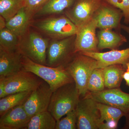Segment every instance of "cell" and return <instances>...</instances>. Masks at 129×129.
I'll use <instances>...</instances> for the list:
<instances>
[{"instance_id": "obj_35", "label": "cell", "mask_w": 129, "mask_h": 129, "mask_svg": "<svg viewBox=\"0 0 129 129\" xmlns=\"http://www.w3.org/2000/svg\"><path fill=\"white\" fill-rule=\"evenodd\" d=\"M123 28L125 31H126L127 33H128L129 34V27L123 25Z\"/></svg>"}, {"instance_id": "obj_14", "label": "cell", "mask_w": 129, "mask_h": 129, "mask_svg": "<svg viewBox=\"0 0 129 129\" xmlns=\"http://www.w3.org/2000/svg\"><path fill=\"white\" fill-rule=\"evenodd\" d=\"M0 117V129H25L31 118L23 104L13 108Z\"/></svg>"}, {"instance_id": "obj_3", "label": "cell", "mask_w": 129, "mask_h": 129, "mask_svg": "<svg viewBox=\"0 0 129 129\" xmlns=\"http://www.w3.org/2000/svg\"><path fill=\"white\" fill-rule=\"evenodd\" d=\"M76 85L80 96L85 97L88 92V85L91 74L98 68L96 60L80 53L73 57L66 66Z\"/></svg>"}, {"instance_id": "obj_34", "label": "cell", "mask_w": 129, "mask_h": 129, "mask_svg": "<svg viewBox=\"0 0 129 129\" xmlns=\"http://www.w3.org/2000/svg\"><path fill=\"white\" fill-rule=\"evenodd\" d=\"M127 117V124L126 125L128 128H129V113L125 115Z\"/></svg>"}, {"instance_id": "obj_21", "label": "cell", "mask_w": 129, "mask_h": 129, "mask_svg": "<svg viewBox=\"0 0 129 129\" xmlns=\"http://www.w3.org/2000/svg\"><path fill=\"white\" fill-rule=\"evenodd\" d=\"M32 91H23L7 95L0 99V116L10 109L22 105L30 95Z\"/></svg>"}, {"instance_id": "obj_22", "label": "cell", "mask_w": 129, "mask_h": 129, "mask_svg": "<svg viewBox=\"0 0 129 129\" xmlns=\"http://www.w3.org/2000/svg\"><path fill=\"white\" fill-rule=\"evenodd\" d=\"M76 0H48L36 15L59 14L72 7Z\"/></svg>"}, {"instance_id": "obj_4", "label": "cell", "mask_w": 129, "mask_h": 129, "mask_svg": "<svg viewBox=\"0 0 129 129\" xmlns=\"http://www.w3.org/2000/svg\"><path fill=\"white\" fill-rule=\"evenodd\" d=\"M73 36L55 39L49 43L47 51V66L66 67L72 61L74 54L76 53L75 42H72Z\"/></svg>"}, {"instance_id": "obj_17", "label": "cell", "mask_w": 129, "mask_h": 129, "mask_svg": "<svg viewBox=\"0 0 129 129\" xmlns=\"http://www.w3.org/2000/svg\"><path fill=\"white\" fill-rule=\"evenodd\" d=\"M32 17L24 7L15 16L7 21L6 27L19 38H22L26 33Z\"/></svg>"}, {"instance_id": "obj_16", "label": "cell", "mask_w": 129, "mask_h": 129, "mask_svg": "<svg viewBox=\"0 0 129 129\" xmlns=\"http://www.w3.org/2000/svg\"><path fill=\"white\" fill-rule=\"evenodd\" d=\"M121 16V13L116 10L102 4L94 17L97 21V28L111 29L119 25Z\"/></svg>"}, {"instance_id": "obj_27", "label": "cell", "mask_w": 129, "mask_h": 129, "mask_svg": "<svg viewBox=\"0 0 129 129\" xmlns=\"http://www.w3.org/2000/svg\"><path fill=\"white\" fill-rule=\"evenodd\" d=\"M77 118L76 110L68 113L64 117L57 120L55 129H75L77 128Z\"/></svg>"}, {"instance_id": "obj_24", "label": "cell", "mask_w": 129, "mask_h": 129, "mask_svg": "<svg viewBox=\"0 0 129 129\" xmlns=\"http://www.w3.org/2000/svg\"><path fill=\"white\" fill-rule=\"evenodd\" d=\"M0 30V48L7 51L18 50L19 37L6 27Z\"/></svg>"}, {"instance_id": "obj_15", "label": "cell", "mask_w": 129, "mask_h": 129, "mask_svg": "<svg viewBox=\"0 0 129 129\" xmlns=\"http://www.w3.org/2000/svg\"><path fill=\"white\" fill-rule=\"evenodd\" d=\"M23 55L18 50L0 48V78H7L23 70Z\"/></svg>"}, {"instance_id": "obj_31", "label": "cell", "mask_w": 129, "mask_h": 129, "mask_svg": "<svg viewBox=\"0 0 129 129\" xmlns=\"http://www.w3.org/2000/svg\"><path fill=\"white\" fill-rule=\"evenodd\" d=\"M5 86L4 79L0 78V99L5 96Z\"/></svg>"}, {"instance_id": "obj_36", "label": "cell", "mask_w": 129, "mask_h": 129, "mask_svg": "<svg viewBox=\"0 0 129 129\" xmlns=\"http://www.w3.org/2000/svg\"><path fill=\"white\" fill-rule=\"evenodd\" d=\"M126 70L129 71V62L126 64Z\"/></svg>"}, {"instance_id": "obj_6", "label": "cell", "mask_w": 129, "mask_h": 129, "mask_svg": "<svg viewBox=\"0 0 129 129\" xmlns=\"http://www.w3.org/2000/svg\"><path fill=\"white\" fill-rule=\"evenodd\" d=\"M35 26L45 34L55 39L76 35L78 29L70 19L64 16L43 19L36 23Z\"/></svg>"}, {"instance_id": "obj_12", "label": "cell", "mask_w": 129, "mask_h": 129, "mask_svg": "<svg viewBox=\"0 0 129 129\" xmlns=\"http://www.w3.org/2000/svg\"><path fill=\"white\" fill-rule=\"evenodd\" d=\"M89 96L97 102L113 106L122 110L126 115L129 113V94L119 88L89 92Z\"/></svg>"}, {"instance_id": "obj_18", "label": "cell", "mask_w": 129, "mask_h": 129, "mask_svg": "<svg viewBox=\"0 0 129 129\" xmlns=\"http://www.w3.org/2000/svg\"><path fill=\"white\" fill-rule=\"evenodd\" d=\"M98 50L114 49L127 41L124 36L109 29L100 30L98 33Z\"/></svg>"}, {"instance_id": "obj_5", "label": "cell", "mask_w": 129, "mask_h": 129, "mask_svg": "<svg viewBox=\"0 0 129 129\" xmlns=\"http://www.w3.org/2000/svg\"><path fill=\"white\" fill-rule=\"evenodd\" d=\"M48 40L38 33L29 32L19 42L18 50L23 56L39 64L46 65Z\"/></svg>"}, {"instance_id": "obj_29", "label": "cell", "mask_w": 129, "mask_h": 129, "mask_svg": "<svg viewBox=\"0 0 129 129\" xmlns=\"http://www.w3.org/2000/svg\"><path fill=\"white\" fill-rule=\"evenodd\" d=\"M108 3L122 12L125 23H129V0H106Z\"/></svg>"}, {"instance_id": "obj_2", "label": "cell", "mask_w": 129, "mask_h": 129, "mask_svg": "<svg viewBox=\"0 0 129 129\" xmlns=\"http://www.w3.org/2000/svg\"><path fill=\"white\" fill-rule=\"evenodd\" d=\"M80 97L74 82L64 85L52 92L48 111L56 121L59 120L76 109Z\"/></svg>"}, {"instance_id": "obj_25", "label": "cell", "mask_w": 129, "mask_h": 129, "mask_svg": "<svg viewBox=\"0 0 129 129\" xmlns=\"http://www.w3.org/2000/svg\"><path fill=\"white\" fill-rule=\"evenodd\" d=\"M97 106L101 115L100 124L102 121L109 119L119 121L122 117L126 115L122 110L113 106L97 102Z\"/></svg>"}, {"instance_id": "obj_33", "label": "cell", "mask_w": 129, "mask_h": 129, "mask_svg": "<svg viewBox=\"0 0 129 129\" xmlns=\"http://www.w3.org/2000/svg\"><path fill=\"white\" fill-rule=\"evenodd\" d=\"M123 79L126 82V84L129 87V71L126 70L123 75Z\"/></svg>"}, {"instance_id": "obj_1", "label": "cell", "mask_w": 129, "mask_h": 129, "mask_svg": "<svg viewBox=\"0 0 129 129\" xmlns=\"http://www.w3.org/2000/svg\"><path fill=\"white\" fill-rule=\"evenodd\" d=\"M22 63L24 70L34 73L45 81L53 92L64 85L74 82L65 66L48 67L36 63L23 56Z\"/></svg>"}, {"instance_id": "obj_28", "label": "cell", "mask_w": 129, "mask_h": 129, "mask_svg": "<svg viewBox=\"0 0 129 129\" xmlns=\"http://www.w3.org/2000/svg\"><path fill=\"white\" fill-rule=\"evenodd\" d=\"M48 0H24V7L33 17Z\"/></svg>"}, {"instance_id": "obj_7", "label": "cell", "mask_w": 129, "mask_h": 129, "mask_svg": "<svg viewBox=\"0 0 129 129\" xmlns=\"http://www.w3.org/2000/svg\"><path fill=\"white\" fill-rule=\"evenodd\" d=\"M77 128L98 129L101 115L97 102L88 95L80 99L76 109Z\"/></svg>"}, {"instance_id": "obj_32", "label": "cell", "mask_w": 129, "mask_h": 129, "mask_svg": "<svg viewBox=\"0 0 129 129\" xmlns=\"http://www.w3.org/2000/svg\"><path fill=\"white\" fill-rule=\"evenodd\" d=\"M6 21L5 18L0 16V30H2L3 29L6 27Z\"/></svg>"}, {"instance_id": "obj_13", "label": "cell", "mask_w": 129, "mask_h": 129, "mask_svg": "<svg viewBox=\"0 0 129 129\" xmlns=\"http://www.w3.org/2000/svg\"><path fill=\"white\" fill-rule=\"evenodd\" d=\"M79 53L96 60L98 68H104L110 65L117 64L126 67V64L129 62V48L120 50H112L104 52L84 51Z\"/></svg>"}, {"instance_id": "obj_26", "label": "cell", "mask_w": 129, "mask_h": 129, "mask_svg": "<svg viewBox=\"0 0 129 129\" xmlns=\"http://www.w3.org/2000/svg\"><path fill=\"white\" fill-rule=\"evenodd\" d=\"M105 88L103 68L95 69L90 76L88 85V92L102 91Z\"/></svg>"}, {"instance_id": "obj_30", "label": "cell", "mask_w": 129, "mask_h": 129, "mask_svg": "<svg viewBox=\"0 0 129 129\" xmlns=\"http://www.w3.org/2000/svg\"><path fill=\"white\" fill-rule=\"evenodd\" d=\"M119 121L113 119L104 120L100 123L99 129H115L117 128Z\"/></svg>"}, {"instance_id": "obj_19", "label": "cell", "mask_w": 129, "mask_h": 129, "mask_svg": "<svg viewBox=\"0 0 129 129\" xmlns=\"http://www.w3.org/2000/svg\"><path fill=\"white\" fill-rule=\"evenodd\" d=\"M125 66L117 64L105 67L104 69L106 88L108 89L119 88L125 72Z\"/></svg>"}, {"instance_id": "obj_11", "label": "cell", "mask_w": 129, "mask_h": 129, "mask_svg": "<svg viewBox=\"0 0 129 129\" xmlns=\"http://www.w3.org/2000/svg\"><path fill=\"white\" fill-rule=\"evenodd\" d=\"M102 4L101 0H76L67 16L78 27L90 20Z\"/></svg>"}, {"instance_id": "obj_20", "label": "cell", "mask_w": 129, "mask_h": 129, "mask_svg": "<svg viewBox=\"0 0 129 129\" xmlns=\"http://www.w3.org/2000/svg\"><path fill=\"white\" fill-rule=\"evenodd\" d=\"M56 120L48 111L31 117L25 129H55Z\"/></svg>"}, {"instance_id": "obj_8", "label": "cell", "mask_w": 129, "mask_h": 129, "mask_svg": "<svg viewBox=\"0 0 129 129\" xmlns=\"http://www.w3.org/2000/svg\"><path fill=\"white\" fill-rule=\"evenodd\" d=\"M4 79L5 83V96L17 92L33 91L44 80L34 73L21 70Z\"/></svg>"}, {"instance_id": "obj_23", "label": "cell", "mask_w": 129, "mask_h": 129, "mask_svg": "<svg viewBox=\"0 0 129 129\" xmlns=\"http://www.w3.org/2000/svg\"><path fill=\"white\" fill-rule=\"evenodd\" d=\"M24 7V0H0V15L7 21Z\"/></svg>"}, {"instance_id": "obj_9", "label": "cell", "mask_w": 129, "mask_h": 129, "mask_svg": "<svg viewBox=\"0 0 129 129\" xmlns=\"http://www.w3.org/2000/svg\"><path fill=\"white\" fill-rule=\"evenodd\" d=\"M52 91L50 85L44 81L23 104L24 108L30 117L48 111Z\"/></svg>"}, {"instance_id": "obj_10", "label": "cell", "mask_w": 129, "mask_h": 129, "mask_svg": "<svg viewBox=\"0 0 129 129\" xmlns=\"http://www.w3.org/2000/svg\"><path fill=\"white\" fill-rule=\"evenodd\" d=\"M97 21L94 17L88 22L78 27L75 40V53L98 52V39L96 35Z\"/></svg>"}]
</instances>
